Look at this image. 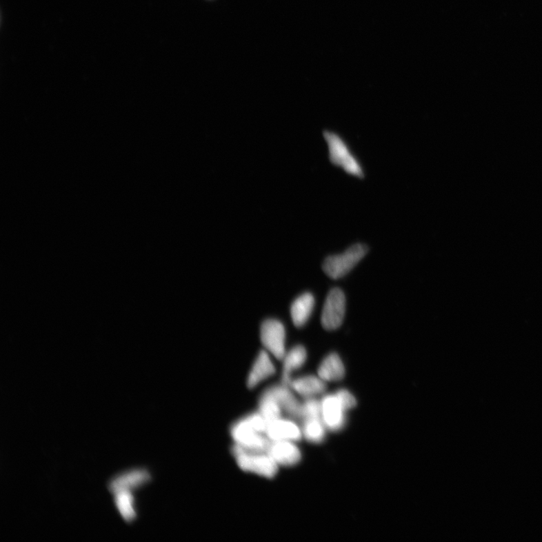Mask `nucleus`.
I'll use <instances>...</instances> for the list:
<instances>
[{"label": "nucleus", "instance_id": "obj_1", "mask_svg": "<svg viewBox=\"0 0 542 542\" xmlns=\"http://www.w3.org/2000/svg\"><path fill=\"white\" fill-rule=\"evenodd\" d=\"M323 137L328 145V157L331 163L350 176L363 179L364 169L346 141L333 131L325 130Z\"/></svg>", "mask_w": 542, "mask_h": 542}, {"label": "nucleus", "instance_id": "obj_2", "mask_svg": "<svg viewBox=\"0 0 542 542\" xmlns=\"http://www.w3.org/2000/svg\"><path fill=\"white\" fill-rule=\"evenodd\" d=\"M232 454L238 466L245 472L267 479H273L278 473L279 465L268 452L251 451L234 443Z\"/></svg>", "mask_w": 542, "mask_h": 542}, {"label": "nucleus", "instance_id": "obj_3", "mask_svg": "<svg viewBox=\"0 0 542 542\" xmlns=\"http://www.w3.org/2000/svg\"><path fill=\"white\" fill-rule=\"evenodd\" d=\"M368 246L363 243L352 245L343 253L328 257L323 265L325 273L334 280L346 276L368 253Z\"/></svg>", "mask_w": 542, "mask_h": 542}, {"label": "nucleus", "instance_id": "obj_4", "mask_svg": "<svg viewBox=\"0 0 542 542\" xmlns=\"http://www.w3.org/2000/svg\"><path fill=\"white\" fill-rule=\"evenodd\" d=\"M230 434L235 445L251 451L267 452L270 443L266 434L254 429L245 416L232 425Z\"/></svg>", "mask_w": 542, "mask_h": 542}, {"label": "nucleus", "instance_id": "obj_5", "mask_svg": "<svg viewBox=\"0 0 542 542\" xmlns=\"http://www.w3.org/2000/svg\"><path fill=\"white\" fill-rule=\"evenodd\" d=\"M260 337L265 350L275 359L282 361L286 352V332L280 320L265 319L261 325Z\"/></svg>", "mask_w": 542, "mask_h": 542}, {"label": "nucleus", "instance_id": "obj_6", "mask_svg": "<svg viewBox=\"0 0 542 542\" xmlns=\"http://www.w3.org/2000/svg\"><path fill=\"white\" fill-rule=\"evenodd\" d=\"M346 297L339 288L328 292L324 303L321 322L326 330H335L343 323L346 313Z\"/></svg>", "mask_w": 542, "mask_h": 542}, {"label": "nucleus", "instance_id": "obj_7", "mask_svg": "<svg viewBox=\"0 0 542 542\" xmlns=\"http://www.w3.org/2000/svg\"><path fill=\"white\" fill-rule=\"evenodd\" d=\"M323 421L327 430L338 432L342 430L346 423V410L343 409L336 394H330L321 401Z\"/></svg>", "mask_w": 542, "mask_h": 542}, {"label": "nucleus", "instance_id": "obj_8", "mask_svg": "<svg viewBox=\"0 0 542 542\" xmlns=\"http://www.w3.org/2000/svg\"><path fill=\"white\" fill-rule=\"evenodd\" d=\"M265 434L270 441L298 442L303 437L301 429L292 418L282 416L268 423Z\"/></svg>", "mask_w": 542, "mask_h": 542}, {"label": "nucleus", "instance_id": "obj_9", "mask_svg": "<svg viewBox=\"0 0 542 542\" xmlns=\"http://www.w3.org/2000/svg\"><path fill=\"white\" fill-rule=\"evenodd\" d=\"M297 442L288 441H270L268 454L280 466L292 467L298 465L302 458L301 451Z\"/></svg>", "mask_w": 542, "mask_h": 542}, {"label": "nucleus", "instance_id": "obj_10", "mask_svg": "<svg viewBox=\"0 0 542 542\" xmlns=\"http://www.w3.org/2000/svg\"><path fill=\"white\" fill-rule=\"evenodd\" d=\"M280 404L283 412L292 419H301L302 404L295 397L289 385L277 384L268 388Z\"/></svg>", "mask_w": 542, "mask_h": 542}, {"label": "nucleus", "instance_id": "obj_11", "mask_svg": "<svg viewBox=\"0 0 542 542\" xmlns=\"http://www.w3.org/2000/svg\"><path fill=\"white\" fill-rule=\"evenodd\" d=\"M268 352L261 350L254 360L248 379V387L254 389L276 372L275 365Z\"/></svg>", "mask_w": 542, "mask_h": 542}, {"label": "nucleus", "instance_id": "obj_12", "mask_svg": "<svg viewBox=\"0 0 542 542\" xmlns=\"http://www.w3.org/2000/svg\"><path fill=\"white\" fill-rule=\"evenodd\" d=\"M151 474L145 470L131 471L119 476L113 479L109 485V490L114 495L124 491H130L132 489L144 485L150 481Z\"/></svg>", "mask_w": 542, "mask_h": 542}, {"label": "nucleus", "instance_id": "obj_13", "mask_svg": "<svg viewBox=\"0 0 542 542\" xmlns=\"http://www.w3.org/2000/svg\"><path fill=\"white\" fill-rule=\"evenodd\" d=\"M325 383L319 376L305 375L292 379L289 385L301 397L310 399L323 393L326 390Z\"/></svg>", "mask_w": 542, "mask_h": 542}, {"label": "nucleus", "instance_id": "obj_14", "mask_svg": "<svg viewBox=\"0 0 542 542\" xmlns=\"http://www.w3.org/2000/svg\"><path fill=\"white\" fill-rule=\"evenodd\" d=\"M314 307L315 299L313 294L305 292L295 299L290 309L294 325L299 328L305 326L313 314Z\"/></svg>", "mask_w": 542, "mask_h": 542}, {"label": "nucleus", "instance_id": "obj_15", "mask_svg": "<svg viewBox=\"0 0 542 542\" xmlns=\"http://www.w3.org/2000/svg\"><path fill=\"white\" fill-rule=\"evenodd\" d=\"M308 359L307 350L301 345L291 348L282 359V383L289 385L292 379V374L299 370L305 364Z\"/></svg>", "mask_w": 542, "mask_h": 542}, {"label": "nucleus", "instance_id": "obj_16", "mask_svg": "<svg viewBox=\"0 0 542 542\" xmlns=\"http://www.w3.org/2000/svg\"><path fill=\"white\" fill-rule=\"evenodd\" d=\"M345 373L343 361L336 352L327 355L318 368V376L325 382L339 381Z\"/></svg>", "mask_w": 542, "mask_h": 542}, {"label": "nucleus", "instance_id": "obj_17", "mask_svg": "<svg viewBox=\"0 0 542 542\" xmlns=\"http://www.w3.org/2000/svg\"><path fill=\"white\" fill-rule=\"evenodd\" d=\"M259 412L268 423L282 416L283 409L268 388L261 393L259 398Z\"/></svg>", "mask_w": 542, "mask_h": 542}, {"label": "nucleus", "instance_id": "obj_18", "mask_svg": "<svg viewBox=\"0 0 542 542\" xmlns=\"http://www.w3.org/2000/svg\"><path fill=\"white\" fill-rule=\"evenodd\" d=\"M303 421V438L312 443H320L325 440L327 428L321 417L305 419Z\"/></svg>", "mask_w": 542, "mask_h": 542}, {"label": "nucleus", "instance_id": "obj_19", "mask_svg": "<svg viewBox=\"0 0 542 542\" xmlns=\"http://www.w3.org/2000/svg\"><path fill=\"white\" fill-rule=\"evenodd\" d=\"M116 504L119 510L128 522L132 521L136 517L134 508V496L130 491H124L116 494Z\"/></svg>", "mask_w": 542, "mask_h": 542}, {"label": "nucleus", "instance_id": "obj_20", "mask_svg": "<svg viewBox=\"0 0 542 542\" xmlns=\"http://www.w3.org/2000/svg\"><path fill=\"white\" fill-rule=\"evenodd\" d=\"M322 418L321 402L314 398L307 399L302 404V420Z\"/></svg>", "mask_w": 542, "mask_h": 542}, {"label": "nucleus", "instance_id": "obj_21", "mask_svg": "<svg viewBox=\"0 0 542 542\" xmlns=\"http://www.w3.org/2000/svg\"><path fill=\"white\" fill-rule=\"evenodd\" d=\"M335 394L342 407L346 412L356 407L357 404V399L350 391L345 389H341L337 391Z\"/></svg>", "mask_w": 542, "mask_h": 542}]
</instances>
